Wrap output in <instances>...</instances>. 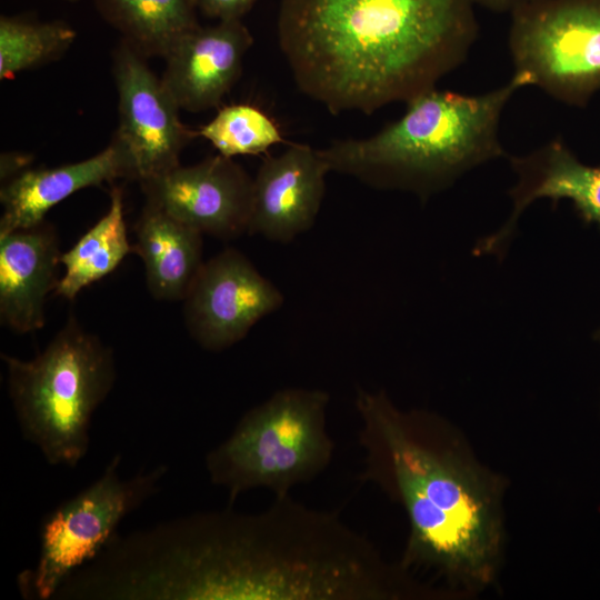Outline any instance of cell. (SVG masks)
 <instances>
[{"mask_svg":"<svg viewBox=\"0 0 600 600\" xmlns=\"http://www.w3.org/2000/svg\"><path fill=\"white\" fill-rule=\"evenodd\" d=\"M362 482L399 504L408 522L400 566L430 571L452 599L493 587L506 550L507 479L482 463L440 414L398 408L386 391L354 399Z\"/></svg>","mask_w":600,"mask_h":600,"instance_id":"6da1fadb","label":"cell"},{"mask_svg":"<svg viewBox=\"0 0 600 600\" xmlns=\"http://www.w3.org/2000/svg\"><path fill=\"white\" fill-rule=\"evenodd\" d=\"M181 598L224 600H443L438 587L383 558L333 511L290 494L258 513L191 517L181 528Z\"/></svg>","mask_w":600,"mask_h":600,"instance_id":"7a4b0ae2","label":"cell"},{"mask_svg":"<svg viewBox=\"0 0 600 600\" xmlns=\"http://www.w3.org/2000/svg\"><path fill=\"white\" fill-rule=\"evenodd\" d=\"M477 34L472 0H281L278 16L296 84L333 114L434 88Z\"/></svg>","mask_w":600,"mask_h":600,"instance_id":"3957f363","label":"cell"},{"mask_svg":"<svg viewBox=\"0 0 600 600\" xmlns=\"http://www.w3.org/2000/svg\"><path fill=\"white\" fill-rule=\"evenodd\" d=\"M528 86L529 77L514 71L504 84L480 94L434 87L408 100L404 113L377 133L333 140L319 151L330 172L424 201L466 172L507 156L500 119L513 94Z\"/></svg>","mask_w":600,"mask_h":600,"instance_id":"277c9868","label":"cell"},{"mask_svg":"<svg viewBox=\"0 0 600 600\" xmlns=\"http://www.w3.org/2000/svg\"><path fill=\"white\" fill-rule=\"evenodd\" d=\"M1 359L23 438L49 464L77 467L89 448L91 418L116 380L112 349L70 316L33 359Z\"/></svg>","mask_w":600,"mask_h":600,"instance_id":"5b68a950","label":"cell"},{"mask_svg":"<svg viewBox=\"0 0 600 600\" xmlns=\"http://www.w3.org/2000/svg\"><path fill=\"white\" fill-rule=\"evenodd\" d=\"M329 402L324 390L286 388L248 410L207 454L211 483L226 489L233 503L251 489L282 497L316 479L334 454L327 428Z\"/></svg>","mask_w":600,"mask_h":600,"instance_id":"8992f818","label":"cell"},{"mask_svg":"<svg viewBox=\"0 0 600 600\" xmlns=\"http://www.w3.org/2000/svg\"><path fill=\"white\" fill-rule=\"evenodd\" d=\"M508 46L531 86L583 107L600 89V0H534L511 13Z\"/></svg>","mask_w":600,"mask_h":600,"instance_id":"52a82bcc","label":"cell"},{"mask_svg":"<svg viewBox=\"0 0 600 600\" xmlns=\"http://www.w3.org/2000/svg\"><path fill=\"white\" fill-rule=\"evenodd\" d=\"M121 456L109 462L103 474L69 499L43 521L40 557L31 573L39 599H49L76 569L91 560L111 539L120 521L157 489L164 466L122 480Z\"/></svg>","mask_w":600,"mask_h":600,"instance_id":"ba28073f","label":"cell"},{"mask_svg":"<svg viewBox=\"0 0 600 600\" xmlns=\"http://www.w3.org/2000/svg\"><path fill=\"white\" fill-rule=\"evenodd\" d=\"M119 128L116 138L126 148L140 183L180 164L179 158L197 131L180 120L181 110L146 58L121 41L113 54Z\"/></svg>","mask_w":600,"mask_h":600,"instance_id":"9c48e42d","label":"cell"},{"mask_svg":"<svg viewBox=\"0 0 600 600\" xmlns=\"http://www.w3.org/2000/svg\"><path fill=\"white\" fill-rule=\"evenodd\" d=\"M182 301L191 337L206 350L221 351L277 311L284 298L242 252L226 248L203 262Z\"/></svg>","mask_w":600,"mask_h":600,"instance_id":"30bf717a","label":"cell"},{"mask_svg":"<svg viewBox=\"0 0 600 600\" xmlns=\"http://www.w3.org/2000/svg\"><path fill=\"white\" fill-rule=\"evenodd\" d=\"M147 202L217 239L248 233L253 179L232 158L221 154L171 169L141 182Z\"/></svg>","mask_w":600,"mask_h":600,"instance_id":"8fae6325","label":"cell"},{"mask_svg":"<svg viewBox=\"0 0 600 600\" xmlns=\"http://www.w3.org/2000/svg\"><path fill=\"white\" fill-rule=\"evenodd\" d=\"M330 172L319 149L292 143L266 157L253 178L249 234L288 243L314 224Z\"/></svg>","mask_w":600,"mask_h":600,"instance_id":"7c38bea8","label":"cell"},{"mask_svg":"<svg viewBox=\"0 0 600 600\" xmlns=\"http://www.w3.org/2000/svg\"><path fill=\"white\" fill-rule=\"evenodd\" d=\"M509 160L518 178L509 191L513 203L511 216L499 231L478 241L474 254L502 256L520 214L539 199H549L554 207L561 200H569L584 224L600 230V164L581 162L559 138Z\"/></svg>","mask_w":600,"mask_h":600,"instance_id":"4fadbf2b","label":"cell"},{"mask_svg":"<svg viewBox=\"0 0 600 600\" xmlns=\"http://www.w3.org/2000/svg\"><path fill=\"white\" fill-rule=\"evenodd\" d=\"M252 43L241 19L199 26L164 58L161 79L180 109L200 112L218 107L240 77Z\"/></svg>","mask_w":600,"mask_h":600,"instance_id":"5bb4252c","label":"cell"},{"mask_svg":"<svg viewBox=\"0 0 600 600\" xmlns=\"http://www.w3.org/2000/svg\"><path fill=\"white\" fill-rule=\"evenodd\" d=\"M56 229L43 221L0 233V321L20 333L44 326V303L58 280L60 263Z\"/></svg>","mask_w":600,"mask_h":600,"instance_id":"9a60e30c","label":"cell"},{"mask_svg":"<svg viewBox=\"0 0 600 600\" xmlns=\"http://www.w3.org/2000/svg\"><path fill=\"white\" fill-rule=\"evenodd\" d=\"M120 178L134 179V173L126 148L116 137L106 149L86 160L26 169L1 188L0 233L38 226L53 206L74 192Z\"/></svg>","mask_w":600,"mask_h":600,"instance_id":"2e32d148","label":"cell"},{"mask_svg":"<svg viewBox=\"0 0 600 600\" xmlns=\"http://www.w3.org/2000/svg\"><path fill=\"white\" fill-rule=\"evenodd\" d=\"M133 251L143 261L149 292L157 300H183L199 273L202 233L147 202L136 226Z\"/></svg>","mask_w":600,"mask_h":600,"instance_id":"e0dca14e","label":"cell"},{"mask_svg":"<svg viewBox=\"0 0 600 600\" xmlns=\"http://www.w3.org/2000/svg\"><path fill=\"white\" fill-rule=\"evenodd\" d=\"M93 1L122 41L144 58H166L182 37L200 26L194 0Z\"/></svg>","mask_w":600,"mask_h":600,"instance_id":"ac0fdd59","label":"cell"},{"mask_svg":"<svg viewBox=\"0 0 600 600\" xmlns=\"http://www.w3.org/2000/svg\"><path fill=\"white\" fill-rule=\"evenodd\" d=\"M132 251L123 216L122 190L113 187L107 213L71 249L61 253L64 272L54 293L73 300L83 288L111 273Z\"/></svg>","mask_w":600,"mask_h":600,"instance_id":"d6986e66","label":"cell"},{"mask_svg":"<svg viewBox=\"0 0 600 600\" xmlns=\"http://www.w3.org/2000/svg\"><path fill=\"white\" fill-rule=\"evenodd\" d=\"M67 22L23 17L0 18V79L46 64L61 57L76 40Z\"/></svg>","mask_w":600,"mask_h":600,"instance_id":"ffe728a7","label":"cell"},{"mask_svg":"<svg viewBox=\"0 0 600 600\" xmlns=\"http://www.w3.org/2000/svg\"><path fill=\"white\" fill-rule=\"evenodd\" d=\"M219 154L233 158L266 153L283 142L282 133L272 118L256 106H224L198 131Z\"/></svg>","mask_w":600,"mask_h":600,"instance_id":"44dd1931","label":"cell"},{"mask_svg":"<svg viewBox=\"0 0 600 600\" xmlns=\"http://www.w3.org/2000/svg\"><path fill=\"white\" fill-rule=\"evenodd\" d=\"M258 0H194L196 7L208 18L220 20L241 19Z\"/></svg>","mask_w":600,"mask_h":600,"instance_id":"7402d4cb","label":"cell"},{"mask_svg":"<svg viewBox=\"0 0 600 600\" xmlns=\"http://www.w3.org/2000/svg\"><path fill=\"white\" fill-rule=\"evenodd\" d=\"M532 1L534 0H472L473 3H478L490 10L510 13Z\"/></svg>","mask_w":600,"mask_h":600,"instance_id":"603a6c76","label":"cell"},{"mask_svg":"<svg viewBox=\"0 0 600 600\" xmlns=\"http://www.w3.org/2000/svg\"><path fill=\"white\" fill-rule=\"evenodd\" d=\"M593 338L600 344V328L596 330Z\"/></svg>","mask_w":600,"mask_h":600,"instance_id":"cb8c5ba5","label":"cell"},{"mask_svg":"<svg viewBox=\"0 0 600 600\" xmlns=\"http://www.w3.org/2000/svg\"><path fill=\"white\" fill-rule=\"evenodd\" d=\"M67 1H71V2H74V1H79V0H67Z\"/></svg>","mask_w":600,"mask_h":600,"instance_id":"d4e9b609","label":"cell"}]
</instances>
